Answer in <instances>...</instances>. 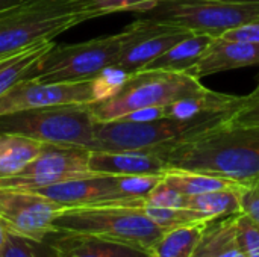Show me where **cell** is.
<instances>
[{"instance_id": "cell-27", "label": "cell", "mask_w": 259, "mask_h": 257, "mask_svg": "<svg viewBox=\"0 0 259 257\" xmlns=\"http://www.w3.org/2000/svg\"><path fill=\"white\" fill-rule=\"evenodd\" d=\"M0 257H52L49 244L36 242L21 236L9 235L5 247L0 251Z\"/></svg>"}, {"instance_id": "cell-20", "label": "cell", "mask_w": 259, "mask_h": 257, "mask_svg": "<svg viewBox=\"0 0 259 257\" xmlns=\"http://www.w3.org/2000/svg\"><path fill=\"white\" fill-rule=\"evenodd\" d=\"M44 144L20 135H0V179L18 174L36 155Z\"/></svg>"}, {"instance_id": "cell-21", "label": "cell", "mask_w": 259, "mask_h": 257, "mask_svg": "<svg viewBox=\"0 0 259 257\" xmlns=\"http://www.w3.org/2000/svg\"><path fill=\"white\" fill-rule=\"evenodd\" d=\"M209 223V221H208ZM208 223H197L175 227L164 232V235L150 248L152 257H193L203 229Z\"/></svg>"}, {"instance_id": "cell-32", "label": "cell", "mask_w": 259, "mask_h": 257, "mask_svg": "<svg viewBox=\"0 0 259 257\" xmlns=\"http://www.w3.org/2000/svg\"><path fill=\"white\" fill-rule=\"evenodd\" d=\"M26 0H0V15L6 14L8 11L17 8L18 5H21Z\"/></svg>"}, {"instance_id": "cell-3", "label": "cell", "mask_w": 259, "mask_h": 257, "mask_svg": "<svg viewBox=\"0 0 259 257\" xmlns=\"http://www.w3.org/2000/svg\"><path fill=\"white\" fill-rule=\"evenodd\" d=\"M55 233L94 236L121 242L146 251L164 235L140 206L100 204L65 208L53 221Z\"/></svg>"}, {"instance_id": "cell-30", "label": "cell", "mask_w": 259, "mask_h": 257, "mask_svg": "<svg viewBox=\"0 0 259 257\" xmlns=\"http://www.w3.org/2000/svg\"><path fill=\"white\" fill-rule=\"evenodd\" d=\"M241 212L259 224V185H247L241 189Z\"/></svg>"}, {"instance_id": "cell-29", "label": "cell", "mask_w": 259, "mask_h": 257, "mask_svg": "<svg viewBox=\"0 0 259 257\" xmlns=\"http://www.w3.org/2000/svg\"><path fill=\"white\" fill-rule=\"evenodd\" d=\"M237 238L246 257H259V224L246 214H238L237 218Z\"/></svg>"}, {"instance_id": "cell-13", "label": "cell", "mask_w": 259, "mask_h": 257, "mask_svg": "<svg viewBox=\"0 0 259 257\" xmlns=\"http://www.w3.org/2000/svg\"><path fill=\"white\" fill-rule=\"evenodd\" d=\"M32 191L62 204L64 208L126 203V198L120 189L118 176L111 174H93Z\"/></svg>"}, {"instance_id": "cell-6", "label": "cell", "mask_w": 259, "mask_h": 257, "mask_svg": "<svg viewBox=\"0 0 259 257\" xmlns=\"http://www.w3.org/2000/svg\"><path fill=\"white\" fill-rule=\"evenodd\" d=\"M82 23L73 0H26L0 15V61Z\"/></svg>"}, {"instance_id": "cell-7", "label": "cell", "mask_w": 259, "mask_h": 257, "mask_svg": "<svg viewBox=\"0 0 259 257\" xmlns=\"http://www.w3.org/2000/svg\"><path fill=\"white\" fill-rule=\"evenodd\" d=\"M126 42V32L77 44H55L38 62L33 77L39 82H87L115 65Z\"/></svg>"}, {"instance_id": "cell-4", "label": "cell", "mask_w": 259, "mask_h": 257, "mask_svg": "<svg viewBox=\"0 0 259 257\" xmlns=\"http://www.w3.org/2000/svg\"><path fill=\"white\" fill-rule=\"evenodd\" d=\"M199 79L187 73L165 70H141L132 73L121 89L111 98L90 103L97 121L121 118L146 108H164L173 101L206 91Z\"/></svg>"}, {"instance_id": "cell-18", "label": "cell", "mask_w": 259, "mask_h": 257, "mask_svg": "<svg viewBox=\"0 0 259 257\" xmlns=\"http://www.w3.org/2000/svg\"><path fill=\"white\" fill-rule=\"evenodd\" d=\"M214 39L215 38L211 35L191 32L188 36L176 42L173 47H170L165 53L158 56L143 70H165L185 73L209 48Z\"/></svg>"}, {"instance_id": "cell-19", "label": "cell", "mask_w": 259, "mask_h": 257, "mask_svg": "<svg viewBox=\"0 0 259 257\" xmlns=\"http://www.w3.org/2000/svg\"><path fill=\"white\" fill-rule=\"evenodd\" d=\"M55 45L53 41L38 42L18 53L0 61V97L11 88L27 77H33V71L44 55Z\"/></svg>"}, {"instance_id": "cell-31", "label": "cell", "mask_w": 259, "mask_h": 257, "mask_svg": "<svg viewBox=\"0 0 259 257\" xmlns=\"http://www.w3.org/2000/svg\"><path fill=\"white\" fill-rule=\"evenodd\" d=\"M223 39L229 41H250V42H259V21H253L244 26H240L237 29L228 30L222 36Z\"/></svg>"}, {"instance_id": "cell-1", "label": "cell", "mask_w": 259, "mask_h": 257, "mask_svg": "<svg viewBox=\"0 0 259 257\" xmlns=\"http://www.w3.org/2000/svg\"><path fill=\"white\" fill-rule=\"evenodd\" d=\"M158 150L168 170L205 173L241 185H259V126L222 124Z\"/></svg>"}, {"instance_id": "cell-11", "label": "cell", "mask_w": 259, "mask_h": 257, "mask_svg": "<svg viewBox=\"0 0 259 257\" xmlns=\"http://www.w3.org/2000/svg\"><path fill=\"white\" fill-rule=\"evenodd\" d=\"M126 42L115 62V67L137 73L147 67L158 56L165 53L176 42L191 32L150 17H144L129 24L126 29Z\"/></svg>"}, {"instance_id": "cell-14", "label": "cell", "mask_w": 259, "mask_h": 257, "mask_svg": "<svg viewBox=\"0 0 259 257\" xmlns=\"http://www.w3.org/2000/svg\"><path fill=\"white\" fill-rule=\"evenodd\" d=\"M88 168L94 174L111 176H164L168 171L159 150L91 151Z\"/></svg>"}, {"instance_id": "cell-23", "label": "cell", "mask_w": 259, "mask_h": 257, "mask_svg": "<svg viewBox=\"0 0 259 257\" xmlns=\"http://www.w3.org/2000/svg\"><path fill=\"white\" fill-rule=\"evenodd\" d=\"M164 182L179 191L181 194L190 197L197 194H205L219 189H229V188H241L247 185H241L231 179L211 176L205 173L196 171H184V170H168L164 174Z\"/></svg>"}, {"instance_id": "cell-22", "label": "cell", "mask_w": 259, "mask_h": 257, "mask_svg": "<svg viewBox=\"0 0 259 257\" xmlns=\"http://www.w3.org/2000/svg\"><path fill=\"white\" fill-rule=\"evenodd\" d=\"M241 188L219 189L205 194L187 197L185 208L206 215L209 220H219L241 214Z\"/></svg>"}, {"instance_id": "cell-15", "label": "cell", "mask_w": 259, "mask_h": 257, "mask_svg": "<svg viewBox=\"0 0 259 257\" xmlns=\"http://www.w3.org/2000/svg\"><path fill=\"white\" fill-rule=\"evenodd\" d=\"M252 65H259V42L215 38L209 48L185 73L200 80L211 74Z\"/></svg>"}, {"instance_id": "cell-9", "label": "cell", "mask_w": 259, "mask_h": 257, "mask_svg": "<svg viewBox=\"0 0 259 257\" xmlns=\"http://www.w3.org/2000/svg\"><path fill=\"white\" fill-rule=\"evenodd\" d=\"M91 150L73 145L44 144L36 158L18 174L0 179V188L8 189H38L59 182L93 176L88 168Z\"/></svg>"}, {"instance_id": "cell-24", "label": "cell", "mask_w": 259, "mask_h": 257, "mask_svg": "<svg viewBox=\"0 0 259 257\" xmlns=\"http://www.w3.org/2000/svg\"><path fill=\"white\" fill-rule=\"evenodd\" d=\"M165 2L170 0H73L82 21L115 12L146 14Z\"/></svg>"}, {"instance_id": "cell-17", "label": "cell", "mask_w": 259, "mask_h": 257, "mask_svg": "<svg viewBox=\"0 0 259 257\" xmlns=\"http://www.w3.org/2000/svg\"><path fill=\"white\" fill-rule=\"evenodd\" d=\"M237 215L209 221L193 257H246L237 238Z\"/></svg>"}, {"instance_id": "cell-8", "label": "cell", "mask_w": 259, "mask_h": 257, "mask_svg": "<svg viewBox=\"0 0 259 257\" xmlns=\"http://www.w3.org/2000/svg\"><path fill=\"white\" fill-rule=\"evenodd\" d=\"M146 17L214 38L259 21V0H170Z\"/></svg>"}, {"instance_id": "cell-10", "label": "cell", "mask_w": 259, "mask_h": 257, "mask_svg": "<svg viewBox=\"0 0 259 257\" xmlns=\"http://www.w3.org/2000/svg\"><path fill=\"white\" fill-rule=\"evenodd\" d=\"M64 209L33 191L0 188V221L9 235L44 242L55 233L53 221Z\"/></svg>"}, {"instance_id": "cell-26", "label": "cell", "mask_w": 259, "mask_h": 257, "mask_svg": "<svg viewBox=\"0 0 259 257\" xmlns=\"http://www.w3.org/2000/svg\"><path fill=\"white\" fill-rule=\"evenodd\" d=\"M129 76H131V73H127V71H124L115 65L105 68L99 76H96L91 80L93 103L103 101V100L114 97L121 89V86L126 83Z\"/></svg>"}, {"instance_id": "cell-33", "label": "cell", "mask_w": 259, "mask_h": 257, "mask_svg": "<svg viewBox=\"0 0 259 257\" xmlns=\"http://www.w3.org/2000/svg\"><path fill=\"white\" fill-rule=\"evenodd\" d=\"M8 236H9V233H8V230H6V227L3 226V223L0 221V251H2V248L5 247V244H6V241H8Z\"/></svg>"}, {"instance_id": "cell-2", "label": "cell", "mask_w": 259, "mask_h": 257, "mask_svg": "<svg viewBox=\"0 0 259 257\" xmlns=\"http://www.w3.org/2000/svg\"><path fill=\"white\" fill-rule=\"evenodd\" d=\"M231 114L232 112H209L188 120L161 118L153 121H132L117 118L96 121L94 147L91 151L158 150L219 127Z\"/></svg>"}, {"instance_id": "cell-12", "label": "cell", "mask_w": 259, "mask_h": 257, "mask_svg": "<svg viewBox=\"0 0 259 257\" xmlns=\"http://www.w3.org/2000/svg\"><path fill=\"white\" fill-rule=\"evenodd\" d=\"M90 103H93L91 80L52 83L27 77L0 97V117L46 106Z\"/></svg>"}, {"instance_id": "cell-16", "label": "cell", "mask_w": 259, "mask_h": 257, "mask_svg": "<svg viewBox=\"0 0 259 257\" xmlns=\"http://www.w3.org/2000/svg\"><path fill=\"white\" fill-rule=\"evenodd\" d=\"M46 242L52 257H152L146 250L94 236L53 233Z\"/></svg>"}, {"instance_id": "cell-25", "label": "cell", "mask_w": 259, "mask_h": 257, "mask_svg": "<svg viewBox=\"0 0 259 257\" xmlns=\"http://www.w3.org/2000/svg\"><path fill=\"white\" fill-rule=\"evenodd\" d=\"M135 206H140L144 211V214L164 232L181 226L212 221L206 215L188 208H156V206H146V204H135Z\"/></svg>"}, {"instance_id": "cell-5", "label": "cell", "mask_w": 259, "mask_h": 257, "mask_svg": "<svg viewBox=\"0 0 259 257\" xmlns=\"http://www.w3.org/2000/svg\"><path fill=\"white\" fill-rule=\"evenodd\" d=\"M96 118L90 105H56L0 117V135L93 150Z\"/></svg>"}, {"instance_id": "cell-28", "label": "cell", "mask_w": 259, "mask_h": 257, "mask_svg": "<svg viewBox=\"0 0 259 257\" xmlns=\"http://www.w3.org/2000/svg\"><path fill=\"white\" fill-rule=\"evenodd\" d=\"M226 126H259V82L256 88L241 95L238 106L223 123Z\"/></svg>"}]
</instances>
